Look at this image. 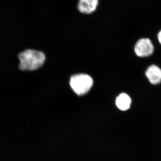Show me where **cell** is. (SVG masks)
I'll use <instances>...</instances> for the list:
<instances>
[{
  "instance_id": "cell-1",
  "label": "cell",
  "mask_w": 161,
  "mask_h": 161,
  "mask_svg": "<svg viewBox=\"0 0 161 161\" xmlns=\"http://www.w3.org/2000/svg\"><path fill=\"white\" fill-rule=\"evenodd\" d=\"M20 60L19 68L22 70L33 71L43 65L45 56L43 52L35 50L28 49L19 55Z\"/></svg>"
},
{
  "instance_id": "cell-2",
  "label": "cell",
  "mask_w": 161,
  "mask_h": 161,
  "mask_svg": "<svg viewBox=\"0 0 161 161\" xmlns=\"http://www.w3.org/2000/svg\"><path fill=\"white\" fill-rule=\"evenodd\" d=\"M93 85L92 77L86 74L73 75L70 79V85L76 94L82 95L91 90Z\"/></svg>"
},
{
  "instance_id": "cell-3",
  "label": "cell",
  "mask_w": 161,
  "mask_h": 161,
  "mask_svg": "<svg viewBox=\"0 0 161 161\" xmlns=\"http://www.w3.org/2000/svg\"><path fill=\"white\" fill-rule=\"evenodd\" d=\"M134 51L138 57H149L153 53L154 47L150 39L143 38L137 41L134 47Z\"/></svg>"
},
{
  "instance_id": "cell-4",
  "label": "cell",
  "mask_w": 161,
  "mask_h": 161,
  "mask_svg": "<svg viewBox=\"0 0 161 161\" xmlns=\"http://www.w3.org/2000/svg\"><path fill=\"white\" fill-rule=\"evenodd\" d=\"M98 4V0H79L78 8L81 13L90 14L96 10Z\"/></svg>"
},
{
  "instance_id": "cell-5",
  "label": "cell",
  "mask_w": 161,
  "mask_h": 161,
  "mask_svg": "<svg viewBox=\"0 0 161 161\" xmlns=\"http://www.w3.org/2000/svg\"><path fill=\"white\" fill-rule=\"evenodd\" d=\"M146 75L152 84H158L161 82V69L156 65L149 67L146 71Z\"/></svg>"
},
{
  "instance_id": "cell-6",
  "label": "cell",
  "mask_w": 161,
  "mask_h": 161,
  "mask_svg": "<svg viewBox=\"0 0 161 161\" xmlns=\"http://www.w3.org/2000/svg\"><path fill=\"white\" fill-rule=\"evenodd\" d=\"M131 103L130 96L125 93L121 94L116 98V106L119 109L122 111L128 110L130 108Z\"/></svg>"
},
{
  "instance_id": "cell-7",
  "label": "cell",
  "mask_w": 161,
  "mask_h": 161,
  "mask_svg": "<svg viewBox=\"0 0 161 161\" xmlns=\"http://www.w3.org/2000/svg\"><path fill=\"white\" fill-rule=\"evenodd\" d=\"M158 39L160 43L161 44V31L159 32L158 34Z\"/></svg>"
}]
</instances>
